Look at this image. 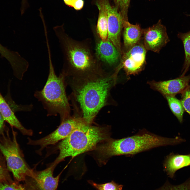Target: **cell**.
Returning a JSON list of instances; mask_svg holds the SVG:
<instances>
[{"label": "cell", "instance_id": "obj_1", "mask_svg": "<svg viewBox=\"0 0 190 190\" xmlns=\"http://www.w3.org/2000/svg\"><path fill=\"white\" fill-rule=\"evenodd\" d=\"M117 75L104 73L82 77H66L72 93L68 98L78 106L82 118L90 124L100 110L112 103L111 91L116 84Z\"/></svg>", "mask_w": 190, "mask_h": 190}, {"label": "cell", "instance_id": "obj_24", "mask_svg": "<svg viewBox=\"0 0 190 190\" xmlns=\"http://www.w3.org/2000/svg\"><path fill=\"white\" fill-rule=\"evenodd\" d=\"M0 190H25L17 182L13 180L0 183Z\"/></svg>", "mask_w": 190, "mask_h": 190}, {"label": "cell", "instance_id": "obj_29", "mask_svg": "<svg viewBox=\"0 0 190 190\" xmlns=\"http://www.w3.org/2000/svg\"><path fill=\"white\" fill-rule=\"evenodd\" d=\"M65 4L67 6L72 7L75 0H63Z\"/></svg>", "mask_w": 190, "mask_h": 190}, {"label": "cell", "instance_id": "obj_27", "mask_svg": "<svg viewBox=\"0 0 190 190\" xmlns=\"http://www.w3.org/2000/svg\"><path fill=\"white\" fill-rule=\"evenodd\" d=\"M84 4L83 0H75L72 7L76 10H81L83 8Z\"/></svg>", "mask_w": 190, "mask_h": 190}, {"label": "cell", "instance_id": "obj_15", "mask_svg": "<svg viewBox=\"0 0 190 190\" xmlns=\"http://www.w3.org/2000/svg\"><path fill=\"white\" fill-rule=\"evenodd\" d=\"M0 112L5 121L12 127L19 130L23 135L31 136L33 131L25 128L21 124L0 92Z\"/></svg>", "mask_w": 190, "mask_h": 190}, {"label": "cell", "instance_id": "obj_6", "mask_svg": "<svg viewBox=\"0 0 190 190\" xmlns=\"http://www.w3.org/2000/svg\"><path fill=\"white\" fill-rule=\"evenodd\" d=\"M5 127L0 134V151L9 170L17 182L25 180L27 177L33 178L35 172L28 166L23 158L17 139V133L12 129L11 137Z\"/></svg>", "mask_w": 190, "mask_h": 190}, {"label": "cell", "instance_id": "obj_32", "mask_svg": "<svg viewBox=\"0 0 190 190\" xmlns=\"http://www.w3.org/2000/svg\"></svg>", "mask_w": 190, "mask_h": 190}, {"label": "cell", "instance_id": "obj_19", "mask_svg": "<svg viewBox=\"0 0 190 190\" xmlns=\"http://www.w3.org/2000/svg\"><path fill=\"white\" fill-rule=\"evenodd\" d=\"M164 97L167 100L172 112L179 122L182 123L185 110L180 100L177 98L175 96H166Z\"/></svg>", "mask_w": 190, "mask_h": 190}, {"label": "cell", "instance_id": "obj_28", "mask_svg": "<svg viewBox=\"0 0 190 190\" xmlns=\"http://www.w3.org/2000/svg\"><path fill=\"white\" fill-rule=\"evenodd\" d=\"M4 120L0 112V134L4 130L5 128Z\"/></svg>", "mask_w": 190, "mask_h": 190}, {"label": "cell", "instance_id": "obj_2", "mask_svg": "<svg viewBox=\"0 0 190 190\" xmlns=\"http://www.w3.org/2000/svg\"><path fill=\"white\" fill-rule=\"evenodd\" d=\"M63 55L61 73L65 77H82L105 72L92 49L91 40H76L66 33L64 24L53 28Z\"/></svg>", "mask_w": 190, "mask_h": 190}, {"label": "cell", "instance_id": "obj_14", "mask_svg": "<svg viewBox=\"0 0 190 190\" xmlns=\"http://www.w3.org/2000/svg\"><path fill=\"white\" fill-rule=\"evenodd\" d=\"M122 29L124 45L122 51L139 43L142 35L143 30L139 24H132L128 19L123 18Z\"/></svg>", "mask_w": 190, "mask_h": 190}, {"label": "cell", "instance_id": "obj_17", "mask_svg": "<svg viewBox=\"0 0 190 190\" xmlns=\"http://www.w3.org/2000/svg\"><path fill=\"white\" fill-rule=\"evenodd\" d=\"M106 0H96L95 4L99 10V15L96 29L100 39H108V14Z\"/></svg>", "mask_w": 190, "mask_h": 190}, {"label": "cell", "instance_id": "obj_16", "mask_svg": "<svg viewBox=\"0 0 190 190\" xmlns=\"http://www.w3.org/2000/svg\"><path fill=\"white\" fill-rule=\"evenodd\" d=\"M189 165L190 154L184 155L171 153L166 157L163 164L164 170L171 178L178 170Z\"/></svg>", "mask_w": 190, "mask_h": 190}, {"label": "cell", "instance_id": "obj_13", "mask_svg": "<svg viewBox=\"0 0 190 190\" xmlns=\"http://www.w3.org/2000/svg\"><path fill=\"white\" fill-rule=\"evenodd\" d=\"M55 166L51 164L46 169L35 172L34 177L38 190H55L58 187L61 173L56 177L53 175Z\"/></svg>", "mask_w": 190, "mask_h": 190}, {"label": "cell", "instance_id": "obj_25", "mask_svg": "<svg viewBox=\"0 0 190 190\" xmlns=\"http://www.w3.org/2000/svg\"><path fill=\"white\" fill-rule=\"evenodd\" d=\"M156 190H190V188L185 184L173 186L166 184Z\"/></svg>", "mask_w": 190, "mask_h": 190}, {"label": "cell", "instance_id": "obj_20", "mask_svg": "<svg viewBox=\"0 0 190 190\" xmlns=\"http://www.w3.org/2000/svg\"><path fill=\"white\" fill-rule=\"evenodd\" d=\"M88 182L97 190H122L123 186L116 183L113 180L104 183H96L92 180Z\"/></svg>", "mask_w": 190, "mask_h": 190}, {"label": "cell", "instance_id": "obj_21", "mask_svg": "<svg viewBox=\"0 0 190 190\" xmlns=\"http://www.w3.org/2000/svg\"><path fill=\"white\" fill-rule=\"evenodd\" d=\"M1 154H0V183L12 180L9 173L5 159Z\"/></svg>", "mask_w": 190, "mask_h": 190}, {"label": "cell", "instance_id": "obj_3", "mask_svg": "<svg viewBox=\"0 0 190 190\" xmlns=\"http://www.w3.org/2000/svg\"><path fill=\"white\" fill-rule=\"evenodd\" d=\"M185 141L179 136L169 138L159 136L143 129L133 136L110 140L100 146L98 150L105 157L121 155H132L161 146L175 145Z\"/></svg>", "mask_w": 190, "mask_h": 190}, {"label": "cell", "instance_id": "obj_12", "mask_svg": "<svg viewBox=\"0 0 190 190\" xmlns=\"http://www.w3.org/2000/svg\"><path fill=\"white\" fill-rule=\"evenodd\" d=\"M189 82L190 74L174 79L159 82L153 80L148 83L152 89L159 92L164 97L175 96L180 94L189 85Z\"/></svg>", "mask_w": 190, "mask_h": 190}, {"label": "cell", "instance_id": "obj_18", "mask_svg": "<svg viewBox=\"0 0 190 190\" xmlns=\"http://www.w3.org/2000/svg\"><path fill=\"white\" fill-rule=\"evenodd\" d=\"M177 37L182 42L185 53L184 60L179 77H181L185 75L190 66V31L184 33L179 32Z\"/></svg>", "mask_w": 190, "mask_h": 190}, {"label": "cell", "instance_id": "obj_22", "mask_svg": "<svg viewBox=\"0 0 190 190\" xmlns=\"http://www.w3.org/2000/svg\"><path fill=\"white\" fill-rule=\"evenodd\" d=\"M114 5L123 18H128L127 14L130 0H113Z\"/></svg>", "mask_w": 190, "mask_h": 190}, {"label": "cell", "instance_id": "obj_10", "mask_svg": "<svg viewBox=\"0 0 190 190\" xmlns=\"http://www.w3.org/2000/svg\"><path fill=\"white\" fill-rule=\"evenodd\" d=\"M92 30L95 39V53L99 61L110 66H113L120 61L121 56L113 44L108 39L101 40L97 33L96 27Z\"/></svg>", "mask_w": 190, "mask_h": 190}, {"label": "cell", "instance_id": "obj_11", "mask_svg": "<svg viewBox=\"0 0 190 190\" xmlns=\"http://www.w3.org/2000/svg\"><path fill=\"white\" fill-rule=\"evenodd\" d=\"M108 14V39L115 45L121 55L122 48L121 37L122 29V18L114 6L106 0Z\"/></svg>", "mask_w": 190, "mask_h": 190}, {"label": "cell", "instance_id": "obj_9", "mask_svg": "<svg viewBox=\"0 0 190 190\" xmlns=\"http://www.w3.org/2000/svg\"><path fill=\"white\" fill-rule=\"evenodd\" d=\"M144 45L147 50L158 53L169 41L166 27L161 20L157 23L143 30Z\"/></svg>", "mask_w": 190, "mask_h": 190}, {"label": "cell", "instance_id": "obj_8", "mask_svg": "<svg viewBox=\"0 0 190 190\" xmlns=\"http://www.w3.org/2000/svg\"><path fill=\"white\" fill-rule=\"evenodd\" d=\"M82 119L81 117L78 116V114L74 113L73 116H70L61 122L58 128L49 135L36 140L29 138L27 144L32 145L39 146L40 148L38 153H40L47 146L55 144L66 138L77 126Z\"/></svg>", "mask_w": 190, "mask_h": 190}, {"label": "cell", "instance_id": "obj_5", "mask_svg": "<svg viewBox=\"0 0 190 190\" xmlns=\"http://www.w3.org/2000/svg\"><path fill=\"white\" fill-rule=\"evenodd\" d=\"M107 136L103 127L91 126L83 118L69 135L59 142V154L51 164L56 167L67 157H74L91 150Z\"/></svg>", "mask_w": 190, "mask_h": 190}, {"label": "cell", "instance_id": "obj_4", "mask_svg": "<svg viewBox=\"0 0 190 190\" xmlns=\"http://www.w3.org/2000/svg\"><path fill=\"white\" fill-rule=\"evenodd\" d=\"M48 57L49 71L47 80L42 89L36 91L34 96L41 102L47 116L59 115L61 122L70 116V106L66 91V77L61 72L58 76L56 75L51 55Z\"/></svg>", "mask_w": 190, "mask_h": 190}, {"label": "cell", "instance_id": "obj_31", "mask_svg": "<svg viewBox=\"0 0 190 190\" xmlns=\"http://www.w3.org/2000/svg\"><path fill=\"white\" fill-rule=\"evenodd\" d=\"M186 16H187L190 17V14H186Z\"/></svg>", "mask_w": 190, "mask_h": 190}, {"label": "cell", "instance_id": "obj_26", "mask_svg": "<svg viewBox=\"0 0 190 190\" xmlns=\"http://www.w3.org/2000/svg\"><path fill=\"white\" fill-rule=\"evenodd\" d=\"M0 53L7 60H10L12 57L13 52L9 50L0 44Z\"/></svg>", "mask_w": 190, "mask_h": 190}, {"label": "cell", "instance_id": "obj_23", "mask_svg": "<svg viewBox=\"0 0 190 190\" xmlns=\"http://www.w3.org/2000/svg\"><path fill=\"white\" fill-rule=\"evenodd\" d=\"M180 101L185 111L190 115V85L180 93Z\"/></svg>", "mask_w": 190, "mask_h": 190}, {"label": "cell", "instance_id": "obj_30", "mask_svg": "<svg viewBox=\"0 0 190 190\" xmlns=\"http://www.w3.org/2000/svg\"><path fill=\"white\" fill-rule=\"evenodd\" d=\"M27 0H22L21 4L23 5H25L27 4Z\"/></svg>", "mask_w": 190, "mask_h": 190}, {"label": "cell", "instance_id": "obj_7", "mask_svg": "<svg viewBox=\"0 0 190 190\" xmlns=\"http://www.w3.org/2000/svg\"><path fill=\"white\" fill-rule=\"evenodd\" d=\"M146 52L144 45L139 43L122 51L120 63L115 70L118 72L122 68L127 76L138 74L144 67Z\"/></svg>", "mask_w": 190, "mask_h": 190}]
</instances>
